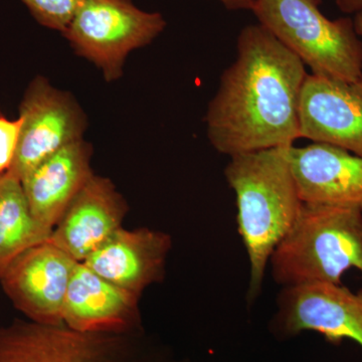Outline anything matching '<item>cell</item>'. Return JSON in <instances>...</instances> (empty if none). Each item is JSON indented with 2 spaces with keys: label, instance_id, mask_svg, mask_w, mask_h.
I'll list each match as a JSON object with an SVG mask.
<instances>
[{
  "label": "cell",
  "instance_id": "cell-1",
  "mask_svg": "<svg viewBox=\"0 0 362 362\" xmlns=\"http://www.w3.org/2000/svg\"><path fill=\"white\" fill-rule=\"evenodd\" d=\"M307 75L303 62L265 28H243L237 58L207 106L211 146L228 157L293 146L301 138L299 104Z\"/></svg>",
  "mask_w": 362,
  "mask_h": 362
},
{
  "label": "cell",
  "instance_id": "cell-2",
  "mask_svg": "<svg viewBox=\"0 0 362 362\" xmlns=\"http://www.w3.org/2000/svg\"><path fill=\"white\" fill-rule=\"evenodd\" d=\"M290 147L230 157L223 171L235 192L238 230L249 259V308L261 296L272 255L294 226L304 204L293 175Z\"/></svg>",
  "mask_w": 362,
  "mask_h": 362
},
{
  "label": "cell",
  "instance_id": "cell-3",
  "mask_svg": "<svg viewBox=\"0 0 362 362\" xmlns=\"http://www.w3.org/2000/svg\"><path fill=\"white\" fill-rule=\"evenodd\" d=\"M269 267L274 282L282 288L341 285L351 269L362 275L361 211L304 202Z\"/></svg>",
  "mask_w": 362,
  "mask_h": 362
},
{
  "label": "cell",
  "instance_id": "cell-4",
  "mask_svg": "<svg viewBox=\"0 0 362 362\" xmlns=\"http://www.w3.org/2000/svg\"><path fill=\"white\" fill-rule=\"evenodd\" d=\"M322 0H255L252 13L312 75L352 82L362 77V40L350 18L331 21Z\"/></svg>",
  "mask_w": 362,
  "mask_h": 362
},
{
  "label": "cell",
  "instance_id": "cell-5",
  "mask_svg": "<svg viewBox=\"0 0 362 362\" xmlns=\"http://www.w3.org/2000/svg\"><path fill=\"white\" fill-rule=\"evenodd\" d=\"M0 362H187L142 328L130 332H80L65 324L16 320L0 327Z\"/></svg>",
  "mask_w": 362,
  "mask_h": 362
},
{
  "label": "cell",
  "instance_id": "cell-6",
  "mask_svg": "<svg viewBox=\"0 0 362 362\" xmlns=\"http://www.w3.org/2000/svg\"><path fill=\"white\" fill-rule=\"evenodd\" d=\"M166 25L161 13L142 11L132 0H84L63 35L76 54L114 82L128 54L151 44Z\"/></svg>",
  "mask_w": 362,
  "mask_h": 362
},
{
  "label": "cell",
  "instance_id": "cell-7",
  "mask_svg": "<svg viewBox=\"0 0 362 362\" xmlns=\"http://www.w3.org/2000/svg\"><path fill=\"white\" fill-rule=\"evenodd\" d=\"M21 132L9 175L21 180L45 158L83 139L88 118L76 98L37 76L20 107Z\"/></svg>",
  "mask_w": 362,
  "mask_h": 362
},
{
  "label": "cell",
  "instance_id": "cell-8",
  "mask_svg": "<svg viewBox=\"0 0 362 362\" xmlns=\"http://www.w3.org/2000/svg\"><path fill=\"white\" fill-rule=\"evenodd\" d=\"M269 329L280 340L316 332L332 344L347 339L362 349V290L342 284L283 287Z\"/></svg>",
  "mask_w": 362,
  "mask_h": 362
},
{
  "label": "cell",
  "instance_id": "cell-9",
  "mask_svg": "<svg viewBox=\"0 0 362 362\" xmlns=\"http://www.w3.org/2000/svg\"><path fill=\"white\" fill-rule=\"evenodd\" d=\"M78 263L45 240L14 259L0 282L14 307L30 321L62 325L69 283Z\"/></svg>",
  "mask_w": 362,
  "mask_h": 362
},
{
  "label": "cell",
  "instance_id": "cell-10",
  "mask_svg": "<svg viewBox=\"0 0 362 362\" xmlns=\"http://www.w3.org/2000/svg\"><path fill=\"white\" fill-rule=\"evenodd\" d=\"M300 135L362 157V77L352 82L308 73L299 104Z\"/></svg>",
  "mask_w": 362,
  "mask_h": 362
},
{
  "label": "cell",
  "instance_id": "cell-11",
  "mask_svg": "<svg viewBox=\"0 0 362 362\" xmlns=\"http://www.w3.org/2000/svg\"><path fill=\"white\" fill-rule=\"evenodd\" d=\"M127 211V204L113 182L93 175L54 226L49 240L83 263L122 228Z\"/></svg>",
  "mask_w": 362,
  "mask_h": 362
},
{
  "label": "cell",
  "instance_id": "cell-12",
  "mask_svg": "<svg viewBox=\"0 0 362 362\" xmlns=\"http://www.w3.org/2000/svg\"><path fill=\"white\" fill-rule=\"evenodd\" d=\"M302 202L362 213V157L323 143L289 149Z\"/></svg>",
  "mask_w": 362,
  "mask_h": 362
},
{
  "label": "cell",
  "instance_id": "cell-13",
  "mask_svg": "<svg viewBox=\"0 0 362 362\" xmlns=\"http://www.w3.org/2000/svg\"><path fill=\"white\" fill-rule=\"evenodd\" d=\"M171 246L168 233L120 228L83 263L112 284L140 295L163 281Z\"/></svg>",
  "mask_w": 362,
  "mask_h": 362
},
{
  "label": "cell",
  "instance_id": "cell-14",
  "mask_svg": "<svg viewBox=\"0 0 362 362\" xmlns=\"http://www.w3.org/2000/svg\"><path fill=\"white\" fill-rule=\"evenodd\" d=\"M139 294L112 284L78 263L63 309V322L80 332H130L140 326Z\"/></svg>",
  "mask_w": 362,
  "mask_h": 362
},
{
  "label": "cell",
  "instance_id": "cell-15",
  "mask_svg": "<svg viewBox=\"0 0 362 362\" xmlns=\"http://www.w3.org/2000/svg\"><path fill=\"white\" fill-rule=\"evenodd\" d=\"M93 147L80 141L45 158L21 180L30 214L45 230H54L74 197L94 175Z\"/></svg>",
  "mask_w": 362,
  "mask_h": 362
},
{
  "label": "cell",
  "instance_id": "cell-16",
  "mask_svg": "<svg viewBox=\"0 0 362 362\" xmlns=\"http://www.w3.org/2000/svg\"><path fill=\"white\" fill-rule=\"evenodd\" d=\"M52 233L33 218L21 180L8 173L0 175V279L14 259Z\"/></svg>",
  "mask_w": 362,
  "mask_h": 362
},
{
  "label": "cell",
  "instance_id": "cell-17",
  "mask_svg": "<svg viewBox=\"0 0 362 362\" xmlns=\"http://www.w3.org/2000/svg\"><path fill=\"white\" fill-rule=\"evenodd\" d=\"M35 21L63 33L84 0H21Z\"/></svg>",
  "mask_w": 362,
  "mask_h": 362
},
{
  "label": "cell",
  "instance_id": "cell-18",
  "mask_svg": "<svg viewBox=\"0 0 362 362\" xmlns=\"http://www.w3.org/2000/svg\"><path fill=\"white\" fill-rule=\"evenodd\" d=\"M21 119L9 120L0 117V175L6 173L16 156L20 139Z\"/></svg>",
  "mask_w": 362,
  "mask_h": 362
},
{
  "label": "cell",
  "instance_id": "cell-19",
  "mask_svg": "<svg viewBox=\"0 0 362 362\" xmlns=\"http://www.w3.org/2000/svg\"><path fill=\"white\" fill-rule=\"evenodd\" d=\"M228 11H252L255 0H216Z\"/></svg>",
  "mask_w": 362,
  "mask_h": 362
},
{
  "label": "cell",
  "instance_id": "cell-20",
  "mask_svg": "<svg viewBox=\"0 0 362 362\" xmlns=\"http://www.w3.org/2000/svg\"><path fill=\"white\" fill-rule=\"evenodd\" d=\"M340 11L346 14H356L362 11V0H335Z\"/></svg>",
  "mask_w": 362,
  "mask_h": 362
},
{
  "label": "cell",
  "instance_id": "cell-21",
  "mask_svg": "<svg viewBox=\"0 0 362 362\" xmlns=\"http://www.w3.org/2000/svg\"><path fill=\"white\" fill-rule=\"evenodd\" d=\"M354 21L357 35L362 39V11L356 14V18H354Z\"/></svg>",
  "mask_w": 362,
  "mask_h": 362
}]
</instances>
